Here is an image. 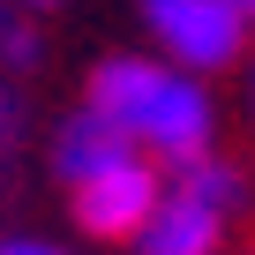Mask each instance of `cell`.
Masks as SVG:
<instances>
[{
	"label": "cell",
	"mask_w": 255,
	"mask_h": 255,
	"mask_svg": "<svg viewBox=\"0 0 255 255\" xmlns=\"http://www.w3.org/2000/svg\"><path fill=\"white\" fill-rule=\"evenodd\" d=\"M0 255H68V248H53V240H0Z\"/></svg>",
	"instance_id": "cell-7"
},
{
	"label": "cell",
	"mask_w": 255,
	"mask_h": 255,
	"mask_svg": "<svg viewBox=\"0 0 255 255\" xmlns=\"http://www.w3.org/2000/svg\"><path fill=\"white\" fill-rule=\"evenodd\" d=\"M143 30H150V45H158L173 68H188V75L233 68L240 45H248L240 0H143Z\"/></svg>",
	"instance_id": "cell-3"
},
{
	"label": "cell",
	"mask_w": 255,
	"mask_h": 255,
	"mask_svg": "<svg viewBox=\"0 0 255 255\" xmlns=\"http://www.w3.org/2000/svg\"><path fill=\"white\" fill-rule=\"evenodd\" d=\"M128 150H135V143H128L105 113H90V105H83V113H68V120H60V135H53V173L75 188V180L105 173V165H113V158H128Z\"/></svg>",
	"instance_id": "cell-5"
},
{
	"label": "cell",
	"mask_w": 255,
	"mask_h": 255,
	"mask_svg": "<svg viewBox=\"0 0 255 255\" xmlns=\"http://www.w3.org/2000/svg\"><path fill=\"white\" fill-rule=\"evenodd\" d=\"M233 210H240V173L203 150V158H188V165L173 173V188L158 195V210H150V225L135 233V248H143V255H218Z\"/></svg>",
	"instance_id": "cell-2"
},
{
	"label": "cell",
	"mask_w": 255,
	"mask_h": 255,
	"mask_svg": "<svg viewBox=\"0 0 255 255\" xmlns=\"http://www.w3.org/2000/svg\"><path fill=\"white\" fill-rule=\"evenodd\" d=\"M240 15H248V23H255V0H240Z\"/></svg>",
	"instance_id": "cell-10"
},
{
	"label": "cell",
	"mask_w": 255,
	"mask_h": 255,
	"mask_svg": "<svg viewBox=\"0 0 255 255\" xmlns=\"http://www.w3.org/2000/svg\"><path fill=\"white\" fill-rule=\"evenodd\" d=\"M0 60H8V68H30L38 60V23H30L23 0H0Z\"/></svg>",
	"instance_id": "cell-6"
},
{
	"label": "cell",
	"mask_w": 255,
	"mask_h": 255,
	"mask_svg": "<svg viewBox=\"0 0 255 255\" xmlns=\"http://www.w3.org/2000/svg\"><path fill=\"white\" fill-rule=\"evenodd\" d=\"M90 113H105L143 158H165V165L203 158L210 135H218V113H210L203 75H188V68H173V60H143V53L98 60V75H90Z\"/></svg>",
	"instance_id": "cell-1"
},
{
	"label": "cell",
	"mask_w": 255,
	"mask_h": 255,
	"mask_svg": "<svg viewBox=\"0 0 255 255\" xmlns=\"http://www.w3.org/2000/svg\"><path fill=\"white\" fill-rule=\"evenodd\" d=\"M23 8H30V15H45V8H60V0H23Z\"/></svg>",
	"instance_id": "cell-8"
},
{
	"label": "cell",
	"mask_w": 255,
	"mask_h": 255,
	"mask_svg": "<svg viewBox=\"0 0 255 255\" xmlns=\"http://www.w3.org/2000/svg\"><path fill=\"white\" fill-rule=\"evenodd\" d=\"M68 195H75V225H83L90 240H135V233L150 225L165 180H158V165H150L143 150H128V158H113L105 173L75 180Z\"/></svg>",
	"instance_id": "cell-4"
},
{
	"label": "cell",
	"mask_w": 255,
	"mask_h": 255,
	"mask_svg": "<svg viewBox=\"0 0 255 255\" xmlns=\"http://www.w3.org/2000/svg\"><path fill=\"white\" fill-rule=\"evenodd\" d=\"M0 135H8V98H0Z\"/></svg>",
	"instance_id": "cell-9"
}]
</instances>
